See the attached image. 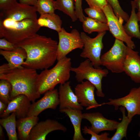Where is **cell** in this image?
Masks as SVG:
<instances>
[{
	"label": "cell",
	"instance_id": "obj_19",
	"mask_svg": "<svg viewBox=\"0 0 140 140\" xmlns=\"http://www.w3.org/2000/svg\"><path fill=\"white\" fill-rule=\"evenodd\" d=\"M0 54L8 62L7 68L10 69L22 67L27 57L25 50L23 48L17 47L14 50L7 51L0 50Z\"/></svg>",
	"mask_w": 140,
	"mask_h": 140
},
{
	"label": "cell",
	"instance_id": "obj_10",
	"mask_svg": "<svg viewBox=\"0 0 140 140\" xmlns=\"http://www.w3.org/2000/svg\"><path fill=\"white\" fill-rule=\"evenodd\" d=\"M107 19V24L110 32L115 38L125 43L128 47L134 49L135 47L132 38L125 32L121 22L114 12L113 9L108 3L103 8Z\"/></svg>",
	"mask_w": 140,
	"mask_h": 140
},
{
	"label": "cell",
	"instance_id": "obj_36",
	"mask_svg": "<svg viewBox=\"0 0 140 140\" xmlns=\"http://www.w3.org/2000/svg\"><path fill=\"white\" fill-rule=\"evenodd\" d=\"M17 2V0H0L1 11L8 9Z\"/></svg>",
	"mask_w": 140,
	"mask_h": 140
},
{
	"label": "cell",
	"instance_id": "obj_12",
	"mask_svg": "<svg viewBox=\"0 0 140 140\" xmlns=\"http://www.w3.org/2000/svg\"><path fill=\"white\" fill-rule=\"evenodd\" d=\"M43 96L37 102L31 104L27 116H38L47 109H55L59 104L58 90L57 89L45 92Z\"/></svg>",
	"mask_w": 140,
	"mask_h": 140
},
{
	"label": "cell",
	"instance_id": "obj_24",
	"mask_svg": "<svg viewBox=\"0 0 140 140\" xmlns=\"http://www.w3.org/2000/svg\"><path fill=\"white\" fill-rule=\"evenodd\" d=\"M15 113L13 112L9 116L0 119V124L6 132L9 140H17L16 132L17 120Z\"/></svg>",
	"mask_w": 140,
	"mask_h": 140
},
{
	"label": "cell",
	"instance_id": "obj_38",
	"mask_svg": "<svg viewBox=\"0 0 140 140\" xmlns=\"http://www.w3.org/2000/svg\"><path fill=\"white\" fill-rule=\"evenodd\" d=\"M8 106V104L0 100V115L2 114L6 110Z\"/></svg>",
	"mask_w": 140,
	"mask_h": 140
},
{
	"label": "cell",
	"instance_id": "obj_25",
	"mask_svg": "<svg viewBox=\"0 0 140 140\" xmlns=\"http://www.w3.org/2000/svg\"><path fill=\"white\" fill-rule=\"evenodd\" d=\"M54 6L55 10L61 11L68 16L73 22L77 20L74 0H56L54 1Z\"/></svg>",
	"mask_w": 140,
	"mask_h": 140
},
{
	"label": "cell",
	"instance_id": "obj_42",
	"mask_svg": "<svg viewBox=\"0 0 140 140\" xmlns=\"http://www.w3.org/2000/svg\"><path fill=\"white\" fill-rule=\"evenodd\" d=\"M138 136H139V137H140V131H139L138 134Z\"/></svg>",
	"mask_w": 140,
	"mask_h": 140
},
{
	"label": "cell",
	"instance_id": "obj_30",
	"mask_svg": "<svg viewBox=\"0 0 140 140\" xmlns=\"http://www.w3.org/2000/svg\"><path fill=\"white\" fill-rule=\"evenodd\" d=\"M108 3L112 8L114 12L119 20L123 23L127 22L129 16L127 13L124 11L121 8L118 0H107Z\"/></svg>",
	"mask_w": 140,
	"mask_h": 140
},
{
	"label": "cell",
	"instance_id": "obj_3",
	"mask_svg": "<svg viewBox=\"0 0 140 140\" xmlns=\"http://www.w3.org/2000/svg\"><path fill=\"white\" fill-rule=\"evenodd\" d=\"M37 19H27L16 22L9 19L0 20V38L3 37L15 44L33 37L40 27Z\"/></svg>",
	"mask_w": 140,
	"mask_h": 140
},
{
	"label": "cell",
	"instance_id": "obj_6",
	"mask_svg": "<svg viewBox=\"0 0 140 140\" xmlns=\"http://www.w3.org/2000/svg\"><path fill=\"white\" fill-rule=\"evenodd\" d=\"M124 42L115 38L114 44L108 51L101 56L100 64L113 73L124 72L123 67L128 48Z\"/></svg>",
	"mask_w": 140,
	"mask_h": 140
},
{
	"label": "cell",
	"instance_id": "obj_16",
	"mask_svg": "<svg viewBox=\"0 0 140 140\" xmlns=\"http://www.w3.org/2000/svg\"><path fill=\"white\" fill-rule=\"evenodd\" d=\"M31 101L26 96L18 95L13 99L8 104L7 107L0 117L4 118L10 114L15 112L18 119L26 117L31 104Z\"/></svg>",
	"mask_w": 140,
	"mask_h": 140
},
{
	"label": "cell",
	"instance_id": "obj_34",
	"mask_svg": "<svg viewBox=\"0 0 140 140\" xmlns=\"http://www.w3.org/2000/svg\"><path fill=\"white\" fill-rule=\"evenodd\" d=\"M82 2V0H75V11L76 17L80 22L82 23L86 17L84 16L83 13Z\"/></svg>",
	"mask_w": 140,
	"mask_h": 140
},
{
	"label": "cell",
	"instance_id": "obj_33",
	"mask_svg": "<svg viewBox=\"0 0 140 140\" xmlns=\"http://www.w3.org/2000/svg\"><path fill=\"white\" fill-rule=\"evenodd\" d=\"M89 7L98 10H102L108 3L107 0H86Z\"/></svg>",
	"mask_w": 140,
	"mask_h": 140
},
{
	"label": "cell",
	"instance_id": "obj_41",
	"mask_svg": "<svg viewBox=\"0 0 140 140\" xmlns=\"http://www.w3.org/2000/svg\"><path fill=\"white\" fill-rule=\"evenodd\" d=\"M136 15L139 23V25L140 27V11H138L136 13Z\"/></svg>",
	"mask_w": 140,
	"mask_h": 140
},
{
	"label": "cell",
	"instance_id": "obj_37",
	"mask_svg": "<svg viewBox=\"0 0 140 140\" xmlns=\"http://www.w3.org/2000/svg\"><path fill=\"white\" fill-rule=\"evenodd\" d=\"M20 3L29 5L35 6L37 0H19Z\"/></svg>",
	"mask_w": 140,
	"mask_h": 140
},
{
	"label": "cell",
	"instance_id": "obj_4",
	"mask_svg": "<svg viewBox=\"0 0 140 140\" xmlns=\"http://www.w3.org/2000/svg\"><path fill=\"white\" fill-rule=\"evenodd\" d=\"M58 61L52 68L45 69L38 74L36 88L40 95L54 89L58 84H64L69 79L72 67L71 59L66 56Z\"/></svg>",
	"mask_w": 140,
	"mask_h": 140
},
{
	"label": "cell",
	"instance_id": "obj_35",
	"mask_svg": "<svg viewBox=\"0 0 140 140\" xmlns=\"http://www.w3.org/2000/svg\"><path fill=\"white\" fill-rule=\"evenodd\" d=\"M17 47L15 44L11 42L4 38L0 39L1 50L11 51L14 50Z\"/></svg>",
	"mask_w": 140,
	"mask_h": 140
},
{
	"label": "cell",
	"instance_id": "obj_27",
	"mask_svg": "<svg viewBox=\"0 0 140 140\" xmlns=\"http://www.w3.org/2000/svg\"><path fill=\"white\" fill-rule=\"evenodd\" d=\"M120 110L122 115V119L119 123L116 129V131L114 135L110 138V140H121L124 137H127V128L131 122L128 117L125 114V108L120 106Z\"/></svg>",
	"mask_w": 140,
	"mask_h": 140
},
{
	"label": "cell",
	"instance_id": "obj_21",
	"mask_svg": "<svg viewBox=\"0 0 140 140\" xmlns=\"http://www.w3.org/2000/svg\"><path fill=\"white\" fill-rule=\"evenodd\" d=\"M39 120L38 117L36 116H27L18 119L16 126L19 138L21 140H29L31 131Z\"/></svg>",
	"mask_w": 140,
	"mask_h": 140
},
{
	"label": "cell",
	"instance_id": "obj_32",
	"mask_svg": "<svg viewBox=\"0 0 140 140\" xmlns=\"http://www.w3.org/2000/svg\"><path fill=\"white\" fill-rule=\"evenodd\" d=\"M83 132L85 134H88L91 135L90 140H110L108 137L109 133L105 132L99 135L92 131L89 127L85 126L82 129Z\"/></svg>",
	"mask_w": 140,
	"mask_h": 140
},
{
	"label": "cell",
	"instance_id": "obj_17",
	"mask_svg": "<svg viewBox=\"0 0 140 140\" xmlns=\"http://www.w3.org/2000/svg\"><path fill=\"white\" fill-rule=\"evenodd\" d=\"M139 52L128 47L123 71L136 83H140V56Z\"/></svg>",
	"mask_w": 140,
	"mask_h": 140
},
{
	"label": "cell",
	"instance_id": "obj_39",
	"mask_svg": "<svg viewBox=\"0 0 140 140\" xmlns=\"http://www.w3.org/2000/svg\"><path fill=\"white\" fill-rule=\"evenodd\" d=\"M2 126L0 125V139L5 140V137Z\"/></svg>",
	"mask_w": 140,
	"mask_h": 140
},
{
	"label": "cell",
	"instance_id": "obj_8",
	"mask_svg": "<svg viewBox=\"0 0 140 140\" xmlns=\"http://www.w3.org/2000/svg\"><path fill=\"white\" fill-rule=\"evenodd\" d=\"M58 33L59 41L57 51V60L63 59L73 50L76 49H82L83 43L80 33L76 29L70 32L62 27Z\"/></svg>",
	"mask_w": 140,
	"mask_h": 140
},
{
	"label": "cell",
	"instance_id": "obj_26",
	"mask_svg": "<svg viewBox=\"0 0 140 140\" xmlns=\"http://www.w3.org/2000/svg\"><path fill=\"white\" fill-rule=\"evenodd\" d=\"M82 26L83 31L89 34L94 32L98 33L109 30L107 24L98 22L89 17H86L82 22Z\"/></svg>",
	"mask_w": 140,
	"mask_h": 140
},
{
	"label": "cell",
	"instance_id": "obj_22",
	"mask_svg": "<svg viewBox=\"0 0 140 140\" xmlns=\"http://www.w3.org/2000/svg\"><path fill=\"white\" fill-rule=\"evenodd\" d=\"M37 22L40 27H47L55 30L58 33L62 28V20L60 17L54 13L40 14Z\"/></svg>",
	"mask_w": 140,
	"mask_h": 140
},
{
	"label": "cell",
	"instance_id": "obj_7",
	"mask_svg": "<svg viewBox=\"0 0 140 140\" xmlns=\"http://www.w3.org/2000/svg\"><path fill=\"white\" fill-rule=\"evenodd\" d=\"M106 33V31L98 33L96 37L91 38L84 32L80 33L83 47L80 56L90 60L95 68H98L101 65V53L103 47L102 39Z\"/></svg>",
	"mask_w": 140,
	"mask_h": 140
},
{
	"label": "cell",
	"instance_id": "obj_29",
	"mask_svg": "<svg viewBox=\"0 0 140 140\" xmlns=\"http://www.w3.org/2000/svg\"><path fill=\"white\" fill-rule=\"evenodd\" d=\"M54 0H37L35 6L37 12L40 15L54 13Z\"/></svg>",
	"mask_w": 140,
	"mask_h": 140
},
{
	"label": "cell",
	"instance_id": "obj_1",
	"mask_svg": "<svg viewBox=\"0 0 140 140\" xmlns=\"http://www.w3.org/2000/svg\"><path fill=\"white\" fill-rule=\"evenodd\" d=\"M58 44L50 37L37 34L15 45L26 53L23 66L36 70L48 69L54 64L57 60Z\"/></svg>",
	"mask_w": 140,
	"mask_h": 140
},
{
	"label": "cell",
	"instance_id": "obj_15",
	"mask_svg": "<svg viewBox=\"0 0 140 140\" xmlns=\"http://www.w3.org/2000/svg\"><path fill=\"white\" fill-rule=\"evenodd\" d=\"M82 118L90 122L91 126L89 127V128L98 134L104 131L115 130L120 123L115 120L107 119L98 112L83 113Z\"/></svg>",
	"mask_w": 140,
	"mask_h": 140
},
{
	"label": "cell",
	"instance_id": "obj_23",
	"mask_svg": "<svg viewBox=\"0 0 140 140\" xmlns=\"http://www.w3.org/2000/svg\"><path fill=\"white\" fill-rule=\"evenodd\" d=\"M132 10L131 14L128 20L123 26L127 34L132 38L135 37L140 40V31L138 20L135 12L136 9L134 1H131Z\"/></svg>",
	"mask_w": 140,
	"mask_h": 140
},
{
	"label": "cell",
	"instance_id": "obj_40",
	"mask_svg": "<svg viewBox=\"0 0 140 140\" xmlns=\"http://www.w3.org/2000/svg\"><path fill=\"white\" fill-rule=\"evenodd\" d=\"M134 1L135 3L136 8L138 11H140V0H134Z\"/></svg>",
	"mask_w": 140,
	"mask_h": 140
},
{
	"label": "cell",
	"instance_id": "obj_18",
	"mask_svg": "<svg viewBox=\"0 0 140 140\" xmlns=\"http://www.w3.org/2000/svg\"><path fill=\"white\" fill-rule=\"evenodd\" d=\"M70 83V82L67 81L64 84H60L58 90L59 110L69 107L82 110L83 107L78 102Z\"/></svg>",
	"mask_w": 140,
	"mask_h": 140
},
{
	"label": "cell",
	"instance_id": "obj_9",
	"mask_svg": "<svg viewBox=\"0 0 140 140\" xmlns=\"http://www.w3.org/2000/svg\"><path fill=\"white\" fill-rule=\"evenodd\" d=\"M109 102L101 104L113 105L117 110L119 106H123L128 112L127 116L131 121L136 115H140V86L131 89L126 96L116 99H108Z\"/></svg>",
	"mask_w": 140,
	"mask_h": 140
},
{
	"label": "cell",
	"instance_id": "obj_5",
	"mask_svg": "<svg viewBox=\"0 0 140 140\" xmlns=\"http://www.w3.org/2000/svg\"><path fill=\"white\" fill-rule=\"evenodd\" d=\"M71 71L75 73V77L78 82L80 83L84 79L86 80L95 86L97 96L104 97L102 89V78L108 74L107 69H103L100 67H94L92 62L87 59L81 62L78 67H71Z\"/></svg>",
	"mask_w": 140,
	"mask_h": 140
},
{
	"label": "cell",
	"instance_id": "obj_28",
	"mask_svg": "<svg viewBox=\"0 0 140 140\" xmlns=\"http://www.w3.org/2000/svg\"><path fill=\"white\" fill-rule=\"evenodd\" d=\"M12 89L9 81L5 79H0V100L8 104L11 100Z\"/></svg>",
	"mask_w": 140,
	"mask_h": 140
},
{
	"label": "cell",
	"instance_id": "obj_20",
	"mask_svg": "<svg viewBox=\"0 0 140 140\" xmlns=\"http://www.w3.org/2000/svg\"><path fill=\"white\" fill-rule=\"evenodd\" d=\"M82 110L68 107L59 110L64 113L69 118L74 129L73 140H86L82 135L81 125L82 118Z\"/></svg>",
	"mask_w": 140,
	"mask_h": 140
},
{
	"label": "cell",
	"instance_id": "obj_31",
	"mask_svg": "<svg viewBox=\"0 0 140 140\" xmlns=\"http://www.w3.org/2000/svg\"><path fill=\"white\" fill-rule=\"evenodd\" d=\"M84 11L89 17L98 22L107 24L106 16L102 10L89 7L85 9Z\"/></svg>",
	"mask_w": 140,
	"mask_h": 140
},
{
	"label": "cell",
	"instance_id": "obj_14",
	"mask_svg": "<svg viewBox=\"0 0 140 140\" xmlns=\"http://www.w3.org/2000/svg\"><path fill=\"white\" fill-rule=\"evenodd\" d=\"M56 130L65 132L67 128L55 120L48 119L38 122L31 131L29 140H45L49 133Z\"/></svg>",
	"mask_w": 140,
	"mask_h": 140
},
{
	"label": "cell",
	"instance_id": "obj_11",
	"mask_svg": "<svg viewBox=\"0 0 140 140\" xmlns=\"http://www.w3.org/2000/svg\"><path fill=\"white\" fill-rule=\"evenodd\" d=\"M35 6L16 3L8 9L1 11L0 18L9 19L16 22L27 19H37Z\"/></svg>",
	"mask_w": 140,
	"mask_h": 140
},
{
	"label": "cell",
	"instance_id": "obj_2",
	"mask_svg": "<svg viewBox=\"0 0 140 140\" xmlns=\"http://www.w3.org/2000/svg\"><path fill=\"white\" fill-rule=\"evenodd\" d=\"M38 74L36 70L24 67L8 68L6 64L0 67V79L8 80L11 85V100L21 94L26 96L32 102L40 96L36 88Z\"/></svg>",
	"mask_w": 140,
	"mask_h": 140
},
{
	"label": "cell",
	"instance_id": "obj_13",
	"mask_svg": "<svg viewBox=\"0 0 140 140\" xmlns=\"http://www.w3.org/2000/svg\"><path fill=\"white\" fill-rule=\"evenodd\" d=\"M95 86L89 81H83L77 84L74 88L75 93L78 102L86 109L96 108L101 106L96 101L94 91Z\"/></svg>",
	"mask_w": 140,
	"mask_h": 140
}]
</instances>
